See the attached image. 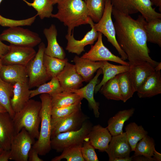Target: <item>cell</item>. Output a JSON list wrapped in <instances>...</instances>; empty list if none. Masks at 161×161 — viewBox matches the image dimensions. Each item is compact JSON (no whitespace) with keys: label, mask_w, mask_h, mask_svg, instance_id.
I'll return each mask as SVG.
<instances>
[{"label":"cell","mask_w":161,"mask_h":161,"mask_svg":"<svg viewBox=\"0 0 161 161\" xmlns=\"http://www.w3.org/2000/svg\"><path fill=\"white\" fill-rule=\"evenodd\" d=\"M89 119L81 109L64 117L51 119V138L61 133L79 130L84 122Z\"/></svg>","instance_id":"11"},{"label":"cell","mask_w":161,"mask_h":161,"mask_svg":"<svg viewBox=\"0 0 161 161\" xmlns=\"http://www.w3.org/2000/svg\"><path fill=\"white\" fill-rule=\"evenodd\" d=\"M13 85L0 78V103L13 119L15 113L11 107L10 100L13 95Z\"/></svg>","instance_id":"34"},{"label":"cell","mask_w":161,"mask_h":161,"mask_svg":"<svg viewBox=\"0 0 161 161\" xmlns=\"http://www.w3.org/2000/svg\"><path fill=\"white\" fill-rule=\"evenodd\" d=\"M94 61H109L121 65L129 66L128 62L112 53L104 45L102 34L98 32L97 41L94 45H92L90 50L80 57Z\"/></svg>","instance_id":"13"},{"label":"cell","mask_w":161,"mask_h":161,"mask_svg":"<svg viewBox=\"0 0 161 161\" xmlns=\"http://www.w3.org/2000/svg\"><path fill=\"white\" fill-rule=\"evenodd\" d=\"M95 148L87 137L84 140L81 148L82 156L85 161H98Z\"/></svg>","instance_id":"42"},{"label":"cell","mask_w":161,"mask_h":161,"mask_svg":"<svg viewBox=\"0 0 161 161\" xmlns=\"http://www.w3.org/2000/svg\"><path fill=\"white\" fill-rule=\"evenodd\" d=\"M135 109L120 110L108 120L106 127L112 136L120 134L123 132V128L125 123L134 114Z\"/></svg>","instance_id":"26"},{"label":"cell","mask_w":161,"mask_h":161,"mask_svg":"<svg viewBox=\"0 0 161 161\" xmlns=\"http://www.w3.org/2000/svg\"><path fill=\"white\" fill-rule=\"evenodd\" d=\"M152 157L154 161H161V154L157 151L155 149L154 150Z\"/></svg>","instance_id":"47"},{"label":"cell","mask_w":161,"mask_h":161,"mask_svg":"<svg viewBox=\"0 0 161 161\" xmlns=\"http://www.w3.org/2000/svg\"><path fill=\"white\" fill-rule=\"evenodd\" d=\"M94 24L90 26L91 30L87 32L80 40H77L75 38L73 32L71 34L66 35L65 38L67 43L66 49L69 52L79 55L84 51L85 47L93 44L97 39L98 35V32L96 31L93 27Z\"/></svg>","instance_id":"16"},{"label":"cell","mask_w":161,"mask_h":161,"mask_svg":"<svg viewBox=\"0 0 161 161\" xmlns=\"http://www.w3.org/2000/svg\"><path fill=\"white\" fill-rule=\"evenodd\" d=\"M112 137L106 128L97 124L93 126L87 137L95 149L103 152L108 148Z\"/></svg>","instance_id":"21"},{"label":"cell","mask_w":161,"mask_h":161,"mask_svg":"<svg viewBox=\"0 0 161 161\" xmlns=\"http://www.w3.org/2000/svg\"><path fill=\"white\" fill-rule=\"evenodd\" d=\"M56 77L63 92H70L79 89L83 85V80L77 72L75 65L68 62Z\"/></svg>","instance_id":"14"},{"label":"cell","mask_w":161,"mask_h":161,"mask_svg":"<svg viewBox=\"0 0 161 161\" xmlns=\"http://www.w3.org/2000/svg\"><path fill=\"white\" fill-rule=\"evenodd\" d=\"M41 103L40 112L41 119L39 135L37 140L32 147L38 152L39 155L44 156L51 149V110L52 108L51 96L47 94H42L39 96Z\"/></svg>","instance_id":"4"},{"label":"cell","mask_w":161,"mask_h":161,"mask_svg":"<svg viewBox=\"0 0 161 161\" xmlns=\"http://www.w3.org/2000/svg\"><path fill=\"white\" fill-rule=\"evenodd\" d=\"M106 0H86L89 16L93 22L97 23L103 14Z\"/></svg>","instance_id":"38"},{"label":"cell","mask_w":161,"mask_h":161,"mask_svg":"<svg viewBox=\"0 0 161 161\" xmlns=\"http://www.w3.org/2000/svg\"><path fill=\"white\" fill-rule=\"evenodd\" d=\"M0 78L13 85L18 81H28L26 67L18 65H3L0 71Z\"/></svg>","instance_id":"25"},{"label":"cell","mask_w":161,"mask_h":161,"mask_svg":"<svg viewBox=\"0 0 161 161\" xmlns=\"http://www.w3.org/2000/svg\"><path fill=\"white\" fill-rule=\"evenodd\" d=\"M112 5L110 0H106L105 8L103 15L100 20L93 25L95 30L100 32L105 36L118 52L122 59H127L126 55L118 44L116 37V32L114 23L112 19Z\"/></svg>","instance_id":"7"},{"label":"cell","mask_w":161,"mask_h":161,"mask_svg":"<svg viewBox=\"0 0 161 161\" xmlns=\"http://www.w3.org/2000/svg\"><path fill=\"white\" fill-rule=\"evenodd\" d=\"M68 61L67 58L60 59L50 57L44 54V64L47 74L51 79L56 77L63 70Z\"/></svg>","instance_id":"30"},{"label":"cell","mask_w":161,"mask_h":161,"mask_svg":"<svg viewBox=\"0 0 161 161\" xmlns=\"http://www.w3.org/2000/svg\"><path fill=\"white\" fill-rule=\"evenodd\" d=\"M113 8L125 14L140 13L148 22L161 18V13L157 12L152 7L150 0H110Z\"/></svg>","instance_id":"6"},{"label":"cell","mask_w":161,"mask_h":161,"mask_svg":"<svg viewBox=\"0 0 161 161\" xmlns=\"http://www.w3.org/2000/svg\"><path fill=\"white\" fill-rule=\"evenodd\" d=\"M35 142V139L24 128H23L12 139L9 160L28 161L29 152Z\"/></svg>","instance_id":"10"},{"label":"cell","mask_w":161,"mask_h":161,"mask_svg":"<svg viewBox=\"0 0 161 161\" xmlns=\"http://www.w3.org/2000/svg\"><path fill=\"white\" fill-rule=\"evenodd\" d=\"M81 103L60 108H52L51 110V119H57L68 116L81 109Z\"/></svg>","instance_id":"40"},{"label":"cell","mask_w":161,"mask_h":161,"mask_svg":"<svg viewBox=\"0 0 161 161\" xmlns=\"http://www.w3.org/2000/svg\"><path fill=\"white\" fill-rule=\"evenodd\" d=\"M77 72L82 77L83 81L89 82L95 72L103 65L102 61H94L75 55L73 60Z\"/></svg>","instance_id":"22"},{"label":"cell","mask_w":161,"mask_h":161,"mask_svg":"<svg viewBox=\"0 0 161 161\" xmlns=\"http://www.w3.org/2000/svg\"><path fill=\"white\" fill-rule=\"evenodd\" d=\"M8 52L1 58L3 65H18L26 66L36 53L33 47L10 44Z\"/></svg>","instance_id":"12"},{"label":"cell","mask_w":161,"mask_h":161,"mask_svg":"<svg viewBox=\"0 0 161 161\" xmlns=\"http://www.w3.org/2000/svg\"><path fill=\"white\" fill-rule=\"evenodd\" d=\"M83 98L78 94L62 92L51 96L52 108H60L70 106L81 102Z\"/></svg>","instance_id":"28"},{"label":"cell","mask_w":161,"mask_h":161,"mask_svg":"<svg viewBox=\"0 0 161 161\" xmlns=\"http://www.w3.org/2000/svg\"><path fill=\"white\" fill-rule=\"evenodd\" d=\"M63 92L57 77L52 78L51 80L44 83L37 88L30 90V98H31L42 94H47L51 96Z\"/></svg>","instance_id":"32"},{"label":"cell","mask_w":161,"mask_h":161,"mask_svg":"<svg viewBox=\"0 0 161 161\" xmlns=\"http://www.w3.org/2000/svg\"><path fill=\"white\" fill-rule=\"evenodd\" d=\"M57 4L58 12L52 14L51 17L58 19L67 27L68 34H72L75 27L94 24L83 0H60Z\"/></svg>","instance_id":"2"},{"label":"cell","mask_w":161,"mask_h":161,"mask_svg":"<svg viewBox=\"0 0 161 161\" xmlns=\"http://www.w3.org/2000/svg\"><path fill=\"white\" fill-rule=\"evenodd\" d=\"M43 33L47 41V45L45 47L44 54L60 59L65 58L66 54L64 50L57 40L58 33L55 26L51 24L49 28L44 29Z\"/></svg>","instance_id":"23"},{"label":"cell","mask_w":161,"mask_h":161,"mask_svg":"<svg viewBox=\"0 0 161 161\" xmlns=\"http://www.w3.org/2000/svg\"><path fill=\"white\" fill-rule=\"evenodd\" d=\"M16 134L13 119L7 112L0 113V145L10 150L13 138Z\"/></svg>","instance_id":"20"},{"label":"cell","mask_w":161,"mask_h":161,"mask_svg":"<svg viewBox=\"0 0 161 161\" xmlns=\"http://www.w3.org/2000/svg\"><path fill=\"white\" fill-rule=\"evenodd\" d=\"M2 65H3V64L2 63L1 59V58H0V71Z\"/></svg>","instance_id":"53"},{"label":"cell","mask_w":161,"mask_h":161,"mask_svg":"<svg viewBox=\"0 0 161 161\" xmlns=\"http://www.w3.org/2000/svg\"><path fill=\"white\" fill-rule=\"evenodd\" d=\"M0 40L15 45L32 47L41 41L38 34L20 26L10 27L4 30L0 34Z\"/></svg>","instance_id":"9"},{"label":"cell","mask_w":161,"mask_h":161,"mask_svg":"<svg viewBox=\"0 0 161 161\" xmlns=\"http://www.w3.org/2000/svg\"><path fill=\"white\" fill-rule=\"evenodd\" d=\"M102 62L103 65L101 69L103 76L100 82L95 87V93L99 91L101 87L108 80L121 73L129 72L130 69L129 66L114 65L107 61H102Z\"/></svg>","instance_id":"27"},{"label":"cell","mask_w":161,"mask_h":161,"mask_svg":"<svg viewBox=\"0 0 161 161\" xmlns=\"http://www.w3.org/2000/svg\"><path fill=\"white\" fill-rule=\"evenodd\" d=\"M140 98L151 97L161 93L160 71H155L137 90Z\"/></svg>","instance_id":"24"},{"label":"cell","mask_w":161,"mask_h":161,"mask_svg":"<svg viewBox=\"0 0 161 161\" xmlns=\"http://www.w3.org/2000/svg\"><path fill=\"white\" fill-rule=\"evenodd\" d=\"M53 5L57 4L60 0H50Z\"/></svg>","instance_id":"52"},{"label":"cell","mask_w":161,"mask_h":161,"mask_svg":"<svg viewBox=\"0 0 161 161\" xmlns=\"http://www.w3.org/2000/svg\"><path fill=\"white\" fill-rule=\"evenodd\" d=\"M127 139L131 151H134L137 143L148 134L141 125H138L134 122L130 123L125 127Z\"/></svg>","instance_id":"29"},{"label":"cell","mask_w":161,"mask_h":161,"mask_svg":"<svg viewBox=\"0 0 161 161\" xmlns=\"http://www.w3.org/2000/svg\"><path fill=\"white\" fill-rule=\"evenodd\" d=\"M38 155L37 151L32 147L28 153V161H43V160L40 158Z\"/></svg>","instance_id":"43"},{"label":"cell","mask_w":161,"mask_h":161,"mask_svg":"<svg viewBox=\"0 0 161 161\" xmlns=\"http://www.w3.org/2000/svg\"><path fill=\"white\" fill-rule=\"evenodd\" d=\"M132 157L130 156L127 157L116 158L114 159L112 161H132Z\"/></svg>","instance_id":"49"},{"label":"cell","mask_w":161,"mask_h":161,"mask_svg":"<svg viewBox=\"0 0 161 161\" xmlns=\"http://www.w3.org/2000/svg\"><path fill=\"white\" fill-rule=\"evenodd\" d=\"M41 107V101L30 99L22 109L15 113L12 119L16 134L24 128L33 138L38 139Z\"/></svg>","instance_id":"3"},{"label":"cell","mask_w":161,"mask_h":161,"mask_svg":"<svg viewBox=\"0 0 161 161\" xmlns=\"http://www.w3.org/2000/svg\"><path fill=\"white\" fill-rule=\"evenodd\" d=\"M45 47L44 44L41 42L35 57L26 66L30 89L37 87L51 79L47 74L43 62Z\"/></svg>","instance_id":"8"},{"label":"cell","mask_w":161,"mask_h":161,"mask_svg":"<svg viewBox=\"0 0 161 161\" xmlns=\"http://www.w3.org/2000/svg\"><path fill=\"white\" fill-rule=\"evenodd\" d=\"M155 71H160L161 69V62H158L157 65L154 67Z\"/></svg>","instance_id":"50"},{"label":"cell","mask_w":161,"mask_h":161,"mask_svg":"<svg viewBox=\"0 0 161 161\" xmlns=\"http://www.w3.org/2000/svg\"><path fill=\"white\" fill-rule=\"evenodd\" d=\"M3 0H0V4ZM37 16L36 15L27 19L15 20L5 18L0 15V25L9 27L16 26H30L34 22Z\"/></svg>","instance_id":"41"},{"label":"cell","mask_w":161,"mask_h":161,"mask_svg":"<svg viewBox=\"0 0 161 161\" xmlns=\"http://www.w3.org/2000/svg\"><path fill=\"white\" fill-rule=\"evenodd\" d=\"M102 73L101 68L97 71L95 75L84 87L79 89L72 90L70 92L78 94L83 98L86 99L88 102L90 108L93 110L95 117L98 118L100 113L99 112V103L96 102L94 97V94L95 87L98 82V78Z\"/></svg>","instance_id":"17"},{"label":"cell","mask_w":161,"mask_h":161,"mask_svg":"<svg viewBox=\"0 0 161 161\" xmlns=\"http://www.w3.org/2000/svg\"><path fill=\"white\" fill-rule=\"evenodd\" d=\"M118 79L119 74L108 80L100 89L99 91L107 99L122 100Z\"/></svg>","instance_id":"31"},{"label":"cell","mask_w":161,"mask_h":161,"mask_svg":"<svg viewBox=\"0 0 161 161\" xmlns=\"http://www.w3.org/2000/svg\"><path fill=\"white\" fill-rule=\"evenodd\" d=\"M93 125L87 119L79 130L59 133L51 139L52 149L58 152H62L66 148L75 145H82Z\"/></svg>","instance_id":"5"},{"label":"cell","mask_w":161,"mask_h":161,"mask_svg":"<svg viewBox=\"0 0 161 161\" xmlns=\"http://www.w3.org/2000/svg\"><path fill=\"white\" fill-rule=\"evenodd\" d=\"M28 81H18L13 85V95L10 100L15 113L20 111L30 99V90Z\"/></svg>","instance_id":"18"},{"label":"cell","mask_w":161,"mask_h":161,"mask_svg":"<svg viewBox=\"0 0 161 161\" xmlns=\"http://www.w3.org/2000/svg\"><path fill=\"white\" fill-rule=\"evenodd\" d=\"M118 82L122 97V101L125 103L132 97L136 92L129 72L119 74Z\"/></svg>","instance_id":"35"},{"label":"cell","mask_w":161,"mask_h":161,"mask_svg":"<svg viewBox=\"0 0 161 161\" xmlns=\"http://www.w3.org/2000/svg\"><path fill=\"white\" fill-rule=\"evenodd\" d=\"M82 145L73 146L64 149L61 155L53 158L51 161H60L65 159L67 161H85L81 151Z\"/></svg>","instance_id":"39"},{"label":"cell","mask_w":161,"mask_h":161,"mask_svg":"<svg viewBox=\"0 0 161 161\" xmlns=\"http://www.w3.org/2000/svg\"><path fill=\"white\" fill-rule=\"evenodd\" d=\"M7 112L5 108L0 103V113H4Z\"/></svg>","instance_id":"51"},{"label":"cell","mask_w":161,"mask_h":161,"mask_svg":"<svg viewBox=\"0 0 161 161\" xmlns=\"http://www.w3.org/2000/svg\"><path fill=\"white\" fill-rule=\"evenodd\" d=\"M129 71L134 88L137 92L148 77L155 71L154 68L147 62L129 65Z\"/></svg>","instance_id":"19"},{"label":"cell","mask_w":161,"mask_h":161,"mask_svg":"<svg viewBox=\"0 0 161 161\" xmlns=\"http://www.w3.org/2000/svg\"><path fill=\"white\" fill-rule=\"evenodd\" d=\"M132 161H154L152 157H149L143 155L132 156Z\"/></svg>","instance_id":"45"},{"label":"cell","mask_w":161,"mask_h":161,"mask_svg":"<svg viewBox=\"0 0 161 161\" xmlns=\"http://www.w3.org/2000/svg\"><path fill=\"white\" fill-rule=\"evenodd\" d=\"M154 140L148 134L137 144L132 156L143 155L149 157L153 156L155 148Z\"/></svg>","instance_id":"36"},{"label":"cell","mask_w":161,"mask_h":161,"mask_svg":"<svg viewBox=\"0 0 161 161\" xmlns=\"http://www.w3.org/2000/svg\"><path fill=\"white\" fill-rule=\"evenodd\" d=\"M10 150H4L0 154V161H8L9 160Z\"/></svg>","instance_id":"46"},{"label":"cell","mask_w":161,"mask_h":161,"mask_svg":"<svg viewBox=\"0 0 161 161\" xmlns=\"http://www.w3.org/2000/svg\"><path fill=\"white\" fill-rule=\"evenodd\" d=\"M108 154L109 161L116 158L130 157L131 151L126 132L112 136L108 148L105 151Z\"/></svg>","instance_id":"15"},{"label":"cell","mask_w":161,"mask_h":161,"mask_svg":"<svg viewBox=\"0 0 161 161\" xmlns=\"http://www.w3.org/2000/svg\"><path fill=\"white\" fill-rule=\"evenodd\" d=\"M145 28L147 41L156 44L161 47V18H158L146 22Z\"/></svg>","instance_id":"33"},{"label":"cell","mask_w":161,"mask_h":161,"mask_svg":"<svg viewBox=\"0 0 161 161\" xmlns=\"http://www.w3.org/2000/svg\"><path fill=\"white\" fill-rule=\"evenodd\" d=\"M152 5H155L159 8V10L161 13V0H150Z\"/></svg>","instance_id":"48"},{"label":"cell","mask_w":161,"mask_h":161,"mask_svg":"<svg viewBox=\"0 0 161 161\" xmlns=\"http://www.w3.org/2000/svg\"><path fill=\"white\" fill-rule=\"evenodd\" d=\"M23 0L28 6L32 7L37 11L36 15L41 19L51 17L53 4L50 0H34L32 3Z\"/></svg>","instance_id":"37"},{"label":"cell","mask_w":161,"mask_h":161,"mask_svg":"<svg viewBox=\"0 0 161 161\" xmlns=\"http://www.w3.org/2000/svg\"><path fill=\"white\" fill-rule=\"evenodd\" d=\"M10 49L9 45H7L0 40V58H2L9 51Z\"/></svg>","instance_id":"44"},{"label":"cell","mask_w":161,"mask_h":161,"mask_svg":"<svg viewBox=\"0 0 161 161\" xmlns=\"http://www.w3.org/2000/svg\"><path fill=\"white\" fill-rule=\"evenodd\" d=\"M112 14L117 41L126 55L129 65L147 62L154 68L158 62L149 55L147 36L145 28L147 21L142 15L134 19L129 15L119 12L112 7Z\"/></svg>","instance_id":"1"},{"label":"cell","mask_w":161,"mask_h":161,"mask_svg":"<svg viewBox=\"0 0 161 161\" xmlns=\"http://www.w3.org/2000/svg\"><path fill=\"white\" fill-rule=\"evenodd\" d=\"M4 150L3 149V148L0 145V154H1L2 153Z\"/></svg>","instance_id":"54"}]
</instances>
